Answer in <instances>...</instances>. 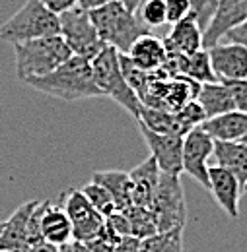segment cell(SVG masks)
<instances>
[{
	"label": "cell",
	"instance_id": "6da1fadb",
	"mask_svg": "<svg viewBox=\"0 0 247 252\" xmlns=\"http://www.w3.org/2000/svg\"><path fill=\"white\" fill-rule=\"evenodd\" d=\"M41 94L61 99V101H80L90 97H103L93 78L92 61L82 57H70L55 72L26 82Z\"/></svg>",
	"mask_w": 247,
	"mask_h": 252
},
{
	"label": "cell",
	"instance_id": "7a4b0ae2",
	"mask_svg": "<svg viewBox=\"0 0 247 252\" xmlns=\"http://www.w3.org/2000/svg\"><path fill=\"white\" fill-rule=\"evenodd\" d=\"M90 18L103 45L115 49L119 55H126L136 39L150 33L144 24H140L136 14L119 0L90 10Z\"/></svg>",
	"mask_w": 247,
	"mask_h": 252
},
{
	"label": "cell",
	"instance_id": "3957f363",
	"mask_svg": "<svg viewBox=\"0 0 247 252\" xmlns=\"http://www.w3.org/2000/svg\"><path fill=\"white\" fill-rule=\"evenodd\" d=\"M14 53H16V74L22 82L43 78L55 72L70 57H74L61 35L18 43L14 45Z\"/></svg>",
	"mask_w": 247,
	"mask_h": 252
},
{
	"label": "cell",
	"instance_id": "277c9868",
	"mask_svg": "<svg viewBox=\"0 0 247 252\" xmlns=\"http://www.w3.org/2000/svg\"><path fill=\"white\" fill-rule=\"evenodd\" d=\"M59 16L51 12L41 0H28L6 24L0 28V39L12 45L31 39L59 35Z\"/></svg>",
	"mask_w": 247,
	"mask_h": 252
},
{
	"label": "cell",
	"instance_id": "5b68a950",
	"mask_svg": "<svg viewBox=\"0 0 247 252\" xmlns=\"http://www.w3.org/2000/svg\"><path fill=\"white\" fill-rule=\"evenodd\" d=\"M92 70L95 84L103 97H111L119 107H123L134 119H138L142 105L124 80L119 66V53L111 47H103V51L92 61Z\"/></svg>",
	"mask_w": 247,
	"mask_h": 252
},
{
	"label": "cell",
	"instance_id": "8992f818",
	"mask_svg": "<svg viewBox=\"0 0 247 252\" xmlns=\"http://www.w3.org/2000/svg\"><path fill=\"white\" fill-rule=\"evenodd\" d=\"M150 210L158 223V233L185 227L187 200L181 179L177 175H160L158 189L154 192Z\"/></svg>",
	"mask_w": 247,
	"mask_h": 252
},
{
	"label": "cell",
	"instance_id": "52a82bcc",
	"mask_svg": "<svg viewBox=\"0 0 247 252\" xmlns=\"http://www.w3.org/2000/svg\"><path fill=\"white\" fill-rule=\"evenodd\" d=\"M59 26H61V35L64 43L68 45L70 53L74 57H82L86 61H93L101 51H103V41L95 32L90 18V12L74 6L59 16Z\"/></svg>",
	"mask_w": 247,
	"mask_h": 252
},
{
	"label": "cell",
	"instance_id": "ba28073f",
	"mask_svg": "<svg viewBox=\"0 0 247 252\" xmlns=\"http://www.w3.org/2000/svg\"><path fill=\"white\" fill-rule=\"evenodd\" d=\"M59 202H61L62 210L66 212L68 220L72 223L74 241L88 243L101 233L105 218L93 210V206L88 202V198L84 196L82 190L68 189L61 194Z\"/></svg>",
	"mask_w": 247,
	"mask_h": 252
},
{
	"label": "cell",
	"instance_id": "9c48e42d",
	"mask_svg": "<svg viewBox=\"0 0 247 252\" xmlns=\"http://www.w3.org/2000/svg\"><path fill=\"white\" fill-rule=\"evenodd\" d=\"M214 152V140L203 132V128H193L183 136V173L191 175L201 187L208 190V159Z\"/></svg>",
	"mask_w": 247,
	"mask_h": 252
},
{
	"label": "cell",
	"instance_id": "30bf717a",
	"mask_svg": "<svg viewBox=\"0 0 247 252\" xmlns=\"http://www.w3.org/2000/svg\"><path fill=\"white\" fill-rule=\"evenodd\" d=\"M140 134L150 148V156L156 159L160 173L177 175L183 173V136L158 134L140 125Z\"/></svg>",
	"mask_w": 247,
	"mask_h": 252
},
{
	"label": "cell",
	"instance_id": "8fae6325",
	"mask_svg": "<svg viewBox=\"0 0 247 252\" xmlns=\"http://www.w3.org/2000/svg\"><path fill=\"white\" fill-rule=\"evenodd\" d=\"M206 51L218 82L247 80V47L238 43H218Z\"/></svg>",
	"mask_w": 247,
	"mask_h": 252
},
{
	"label": "cell",
	"instance_id": "7c38bea8",
	"mask_svg": "<svg viewBox=\"0 0 247 252\" xmlns=\"http://www.w3.org/2000/svg\"><path fill=\"white\" fill-rule=\"evenodd\" d=\"M247 20V0H218L216 14L210 26L203 33V47L210 49L224 39L232 28L244 24Z\"/></svg>",
	"mask_w": 247,
	"mask_h": 252
},
{
	"label": "cell",
	"instance_id": "4fadbf2b",
	"mask_svg": "<svg viewBox=\"0 0 247 252\" xmlns=\"http://www.w3.org/2000/svg\"><path fill=\"white\" fill-rule=\"evenodd\" d=\"M208 183H210L208 190L212 192L220 210H224V214L228 218L238 220L240 218V198L244 194V189L238 183V179L230 171H226L218 165H208Z\"/></svg>",
	"mask_w": 247,
	"mask_h": 252
},
{
	"label": "cell",
	"instance_id": "5bb4252c",
	"mask_svg": "<svg viewBox=\"0 0 247 252\" xmlns=\"http://www.w3.org/2000/svg\"><path fill=\"white\" fill-rule=\"evenodd\" d=\"M37 206V200L26 202L14 210V214L6 221H2L0 229V252H28L30 239H28V221Z\"/></svg>",
	"mask_w": 247,
	"mask_h": 252
},
{
	"label": "cell",
	"instance_id": "9a60e30c",
	"mask_svg": "<svg viewBox=\"0 0 247 252\" xmlns=\"http://www.w3.org/2000/svg\"><path fill=\"white\" fill-rule=\"evenodd\" d=\"M167 55H193L203 47V30L193 16L173 24L169 33L162 39Z\"/></svg>",
	"mask_w": 247,
	"mask_h": 252
},
{
	"label": "cell",
	"instance_id": "2e32d148",
	"mask_svg": "<svg viewBox=\"0 0 247 252\" xmlns=\"http://www.w3.org/2000/svg\"><path fill=\"white\" fill-rule=\"evenodd\" d=\"M160 169L156 159L150 156L144 163L136 165L130 173V200L132 206H142V208H150L154 192L158 189V181H160Z\"/></svg>",
	"mask_w": 247,
	"mask_h": 252
},
{
	"label": "cell",
	"instance_id": "e0dca14e",
	"mask_svg": "<svg viewBox=\"0 0 247 252\" xmlns=\"http://www.w3.org/2000/svg\"><path fill=\"white\" fill-rule=\"evenodd\" d=\"M126 57L136 68H140L144 72H156L167 61V51H165L162 39L148 33L134 41V45L128 49Z\"/></svg>",
	"mask_w": 247,
	"mask_h": 252
},
{
	"label": "cell",
	"instance_id": "ac0fdd59",
	"mask_svg": "<svg viewBox=\"0 0 247 252\" xmlns=\"http://www.w3.org/2000/svg\"><path fill=\"white\" fill-rule=\"evenodd\" d=\"M201 128L214 142H242L247 132V115L240 111H230L206 119Z\"/></svg>",
	"mask_w": 247,
	"mask_h": 252
},
{
	"label": "cell",
	"instance_id": "d6986e66",
	"mask_svg": "<svg viewBox=\"0 0 247 252\" xmlns=\"http://www.w3.org/2000/svg\"><path fill=\"white\" fill-rule=\"evenodd\" d=\"M41 235H43V241H47L55 247H64L74 241L72 223L68 220L66 212L62 210L61 202L59 204L49 202V206L43 214V220H41Z\"/></svg>",
	"mask_w": 247,
	"mask_h": 252
},
{
	"label": "cell",
	"instance_id": "ffe728a7",
	"mask_svg": "<svg viewBox=\"0 0 247 252\" xmlns=\"http://www.w3.org/2000/svg\"><path fill=\"white\" fill-rule=\"evenodd\" d=\"M212 158L218 167L230 171L242 189L247 185V144L244 142H214Z\"/></svg>",
	"mask_w": 247,
	"mask_h": 252
},
{
	"label": "cell",
	"instance_id": "44dd1931",
	"mask_svg": "<svg viewBox=\"0 0 247 252\" xmlns=\"http://www.w3.org/2000/svg\"><path fill=\"white\" fill-rule=\"evenodd\" d=\"M195 101L205 111L206 119H212V117H218V115L236 111L234 97L230 94V88L226 84H222V82L201 84V90H199V95H197Z\"/></svg>",
	"mask_w": 247,
	"mask_h": 252
},
{
	"label": "cell",
	"instance_id": "7402d4cb",
	"mask_svg": "<svg viewBox=\"0 0 247 252\" xmlns=\"http://www.w3.org/2000/svg\"><path fill=\"white\" fill-rule=\"evenodd\" d=\"M92 181L107 190L117 206V212H124L132 206L130 200V179L126 171H97L92 175Z\"/></svg>",
	"mask_w": 247,
	"mask_h": 252
},
{
	"label": "cell",
	"instance_id": "603a6c76",
	"mask_svg": "<svg viewBox=\"0 0 247 252\" xmlns=\"http://www.w3.org/2000/svg\"><path fill=\"white\" fill-rule=\"evenodd\" d=\"M138 123L144 125L152 132H158V134H173V136H185L187 134L179 123V119H177V115L169 113V111L140 107Z\"/></svg>",
	"mask_w": 247,
	"mask_h": 252
},
{
	"label": "cell",
	"instance_id": "cb8c5ba5",
	"mask_svg": "<svg viewBox=\"0 0 247 252\" xmlns=\"http://www.w3.org/2000/svg\"><path fill=\"white\" fill-rule=\"evenodd\" d=\"M130 223V237L138 241H146L150 237L158 235V223L150 208L142 206H128L123 212Z\"/></svg>",
	"mask_w": 247,
	"mask_h": 252
},
{
	"label": "cell",
	"instance_id": "d4e9b609",
	"mask_svg": "<svg viewBox=\"0 0 247 252\" xmlns=\"http://www.w3.org/2000/svg\"><path fill=\"white\" fill-rule=\"evenodd\" d=\"M183 233L185 227L158 233L140 243V252H183Z\"/></svg>",
	"mask_w": 247,
	"mask_h": 252
},
{
	"label": "cell",
	"instance_id": "484cf974",
	"mask_svg": "<svg viewBox=\"0 0 247 252\" xmlns=\"http://www.w3.org/2000/svg\"><path fill=\"white\" fill-rule=\"evenodd\" d=\"M134 14L140 20V24H144L148 30L167 24L165 0H142Z\"/></svg>",
	"mask_w": 247,
	"mask_h": 252
},
{
	"label": "cell",
	"instance_id": "4316f807",
	"mask_svg": "<svg viewBox=\"0 0 247 252\" xmlns=\"http://www.w3.org/2000/svg\"><path fill=\"white\" fill-rule=\"evenodd\" d=\"M82 192H84V196L88 198V202L93 206V210H95L97 214H101L103 218H107V216H111V214L117 212V206H115L111 194L103 189L101 185H97V183L92 181V183H88V185L82 189Z\"/></svg>",
	"mask_w": 247,
	"mask_h": 252
},
{
	"label": "cell",
	"instance_id": "83f0119b",
	"mask_svg": "<svg viewBox=\"0 0 247 252\" xmlns=\"http://www.w3.org/2000/svg\"><path fill=\"white\" fill-rule=\"evenodd\" d=\"M189 8H191V16L197 20V24L201 26V30H205L210 26L214 14L218 8V0H187Z\"/></svg>",
	"mask_w": 247,
	"mask_h": 252
},
{
	"label": "cell",
	"instance_id": "f1b7e54d",
	"mask_svg": "<svg viewBox=\"0 0 247 252\" xmlns=\"http://www.w3.org/2000/svg\"><path fill=\"white\" fill-rule=\"evenodd\" d=\"M175 115H177V119H179V123H181L185 132H191L193 128H199L206 121V115H205V111L201 109V105L197 101L187 103L185 107H181Z\"/></svg>",
	"mask_w": 247,
	"mask_h": 252
},
{
	"label": "cell",
	"instance_id": "f546056e",
	"mask_svg": "<svg viewBox=\"0 0 247 252\" xmlns=\"http://www.w3.org/2000/svg\"><path fill=\"white\" fill-rule=\"evenodd\" d=\"M105 229L113 237H117L119 241L124 239V237H130V223H128V220H126V216H124L123 212H115V214L107 216L105 218Z\"/></svg>",
	"mask_w": 247,
	"mask_h": 252
},
{
	"label": "cell",
	"instance_id": "4dcf8cb0",
	"mask_svg": "<svg viewBox=\"0 0 247 252\" xmlns=\"http://www.w3.org/2000/svg\"><path fill=\"white\" fill-rule=\"evenodd\" d=\"M165 14H167V24H179L191 16V8L187 0H165Z\"/></svg>",
	"mask_w": 247,
	"mask_h": 252
},
{
	"label": "cell",
	"instance_id": "1f68e13d",
	"mask_svg": "<svg viewBox=\"0 0 247 252\" xmlns=\"http://www.w3.org/2000/svg\"><path fill=\"white\" fill-rule=\"evenodd\" d=\"M222 84H224V82H222ZM226 86L230 88V94H232V97H234L236 111L246 113V115H247V80L226 82Z\"/></svg>",
	"mask_w": 247,
	"mask_h": 252
},
{
	"label": "cell",
	"instance_id": "d6a6232c",
	"mask_svg": "<svg viewBox=\"0 0 247 252\" xmlns=\"http://www.w3.org/2000/svg\"><path fill=\"white\" fill-rule=\"evenodd\" d=\"M224 39H226V43H238V45L247 47V20L244 24L232 28L230 32L224 35Z\"/></svg>",
	"mask_w": 247,
	"mask_h": 252
},
{
	"label": "cell",
	"instance_id": "836d02e7",
	"mask_svg": "<svg viewBox=\"0 0 247 252\" xmlns=\"http://www.w3.org/2000/svg\"><path fill=\"white\" fill-rule=\"evenodd\" d=\"M51 12H55L57 16H61L62 12H66V10H70V8H74V6H78V0H41Z\"/></svg>",
	"mask_w": 247,
	"mask_h": 252
},
{
	"label": "cell",
	"instance_id": "e575fe53",
	"mask_svg": "<svg viewBox=\"0 0 247 252\" xmlns=\"http://www.w3.org/2000/svg\"><path fill=\"white\" fill-rule=\"evenodd\" d=\"M140 243L142 241H138L134 237H124L115 247V252H140Z\"/></svg>",
	"mask_w": 247,
	"mask_h": 252
},
{
	"label": "cell",
	"instance_id": "d590c367",
	"mask_svg": "<svg viewBox=\"0 0 247 252\" xmlns=\"http://www.w3.org/2000/svg\"><path fill=\"white\" fill-rule=\"evenodd\" d=\"M109 2H113V0H78V6L90 12V10H95V8H99V6H105V4H109Z\"/></svg>",
	"mask_w": 247,
	"mask_h": 252
},
{
	"label": "cell",
	"instance_id": "8d00e7d4",
	"mask_svg": "<svg viewBox=\"0 0 247 252\" xmlns=\"http://www.w3.org/2000/svg\"><path fill=\"white\" fill-rule=\"evenodd\" d=\"M28 252H59V247H55V245L43 241V243H39V245H33Z\"/></svg>",
	"mask_w": 247,
	"mask_h": 252
},
{
	"label": "cell",
	"instance_id": "74e56055",
	"mask_svg": "<svg viewBox=\"0 0 247 252\" xmlns=\"http://www.w3.org/2000/svg\"><path fill=\"white\" fill-rule=\"evenodd\" d=\"M119 2H121V4H124V6L130 10V12H136V8H138V4H140L142 0H119Z\"/></svg>",
	"mask_w": 247,
	"mask_h": 252
},
{
	"label": "cell",
	"instance_id": "f35d334b",
	"mask_svg": "<svg viewBox=\"0 0 247 252\" xmlns=\"http://www.w3.org/2000/svg\"><path fill=\"white\" fill-rule=\"evenodd\" d=\"M72 252H92L84 243H78V241H72Z\"/></svg>",
	"mask_w": 247,
	"mask_h": 252
},
{
	"label": "cell",
	"instance_id": "ab89813d",
	"mask_svg": "<svg viewBox=\"0 0 247 252\" xmlns=\"http://www.w3.org/2000/svg\"><path fill=\"white\" fill-rule=\"evenodd\" d=\"M59 252H72V243L70 245H64V247H59Z\"/></svg>",
	"mask_w": 247,
	"mask_h": 252
},
{
	"label": "cell",
	"instance_id": "60d3db41",
	"mask_svg": "<svg viewBox=\"0 0 247 252\" xmlns=\"http://www.w3.org/2000/svg\"><path fill=\"white\" fill-rule=\"evenodd\" d=\"M242 142H244V144H247V132H246V136H244V140H242Z\"/></svg>",
	"mask_w": 247,
	"mask_h": 252
},
{
	"label": "cell",
	"instance_id": "b9f144b4",
	"mask_svg": "<svg viewBox=\"0 0 247 252\" xmlns=\"http://www.w3.org/2000/svg\"><path fill=\"white\" fill-rule=\"evenodd\" d=\"M244 192H247V185H246V189H244Z\"/></svg>",
	"mask_w": 247,
	"mask_h": 252
},
{
	"label": "cell",
	"instance_id": "7bdbcfd3",
	"mask_svg": "<svg viewBox=\"0 0 247 252\" xmlns=\"http://www.w3.org/2000/svg\"><path fill=\"white\" fill-rule=\"evenodd\" d=\"M0 229H2V223H0Z\"/></svg>",
	"mask_w": 247,
	"mask_h": 252
}]
</instances>
